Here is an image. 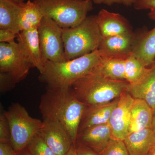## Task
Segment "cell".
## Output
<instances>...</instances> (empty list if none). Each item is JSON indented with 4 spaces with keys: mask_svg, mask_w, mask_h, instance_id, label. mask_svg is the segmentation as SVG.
I'll list each match as a JSON object with an SVG mask.
<instances>
[{
    "mask_svg": "<svg viewBox=\"0 0 155 155\" xmlns=\"http://www.w3.org/2000/svg\"><path fill=\"white\" fill-rule=\"evenodd\" d=\"M87 107L71 87L47 88L41 96L39 109L43 119L60 122L67 128L74 145L81 120Z\"/></svg>",
    "mask_w": 155,
    "mask_h": 155,
    "instance_id": "1",
    "label": "cell"
},
{
    "mask_svg": "<svg viewBox=\"0 0 155 155\" xmlns=\"http://www.w3.org/2000/svg\"><path fill=\"white\" fill-rule=\"evenodd\" d=\"M97 50L79 58L64 61H48L38 80L46 84L47 89L71 87L75 81L92 71L101 62Z\"/></svg>",
    "mask_w": 155,
    "mask_h": 155,
    "instance_id": "2",
    "label": "cell"
},
{
    "mask_svg": "<svg viewBox=\"0 0 155 155\" xmlns=\"http://www.w3.org/2000/svg\"><path fill=\"white\" fill-rule=\"evenodd\" d=\"M98 66L71 87L77 98L87 106L110 102L120 97L126 91L128 84L125 81L113 80L106 77Z\"/></svg>",
    "mask_w": 155,
    "mask_h": 155,
    "instance_id": "3",
    "label": "cell"
},
{
    "mask_svg": "<svg viewBox=\"0 0 155 155\" xmlns=\"http://www.w3.org/2000/svg\"><path fill=\"white\" fill-rule=\"evenodd\" d=\"M66 61L85 55L98 49L102 37L96 21V15L87 16L79 25L63 28Z\"/></svg>",
    "mask_w": 155,
    "mask_h": 155,
    "instance_id": "4",
    "label": "cell"
},
{
    "mask_svg": "<svg viewBox=\"0 0 155 155\" xmlns=\"http://www.w3.org/2000/svg\"><path fill=\"white\" fill-rule=\"evenodd\" d=\"M44 17L52 19L61 28L80 24L93 9L89 0H34Z\"/></svg>",
    "mask_w": 155,
    "mask_h": 155,
    "instance_id": "5",
    "label": "cell"
},
{
    "mask_svg": "<svg viewBox=\"0 0 155 155\" xmlns=\"http://www.w3.org/2000/svg\"><path fill=\"white\" fill-rule=\"evenodd\" d=\"M4 114L8 122L11 144L18 153L25 149L43 125V121L32 118L19 103H13Z\"/></svg>",
    "mask_w": 155,
    "mask_h": 155,
    "instance_id": "6",
    "label": "cell"
},
{
    "mask_svg": "<svg viewBox=\"0 0 155 155\" xmlns=\"http://www.w3.org/2000/svg\"><path fill=\"white\" fill-rule=\"evenodd\" d=\"M63 28L55 22L44 17L38 27V35L42 61L58 63L66 61Z\"/></svg>",
    "mask_w": 155,
    "mask_h": 155,
    "instance_id": "7",
    "label": "cell"
},
{
    "mask_svg": "<svg viewBox=\"0 0 155 155\" xmlns=\"http://www.w3.org/2000/svg\"><path fill=\"white\" fill-rule=\"evenodd\" d=\"M32 68L17 42L0 43V72L9 74L17 84L26 78Z\"/></svg>",
    "mask_w": 155,
    "mask_h": 155,
    "instance_id": "8",
    "label": "cell"
},
{
    "mask_svg": "<svg viewBox=\"0 0 155 155\" xmlns=\"http://www.w3.org/2000/svg\"><path fill=\"white\" fill-rule=\"evenodd\" d=\"M134 99L126 91L120 97L109 121L112 130V138L124 140L129 134L131 120V110Z\"/></svg>",
    "mask_w": 155,
    "mask_h": 155,
    "instance_id": "9",
    "label": "cell"
},
{
    "mask_svg": "<svg viewBox=\"0 0 155 155\" xmlns=\"http://www.w3.org/2000/svg\"><path fill=\"white\" fill-rule=\"evenodd\" d=\"M39 133L57 155H66L74 144L67 128L57 121L43 119Z\"/></svg>",
    "mask_w": 155,
    "mask_h": 155,
    "instance_id": "10",
    "label": "cell"
},
{
    "mask_svg": "<svg viewBox=\"0 0 155 155\" xmlns=\"http://www.w3.org/2000/svg\"><path fill=\"white\" fill-rule=\"evenodd\" d=\"M137 36L132 32L102 38L97 51L102 58H123L133 54Z\"/></svg>",
    "mask_w": 155,
    "mask_h": 155,
    "instance_id": "11",
    "label": "cell"
},
{
    "mask_svg": "<svg viewBox=\"0 0 155 155\" xmlns=\"http://www.w3.org/2000/svg\"><path fill=\"white\" fill-rule=\"evenodd\" d=\"M17 43L19 49L27 61L40 73L44 71L38 35V28L20 31L17 34Z\"/></svg>",
    "mask_w": 155,
    "mask_h": 155,
    "instance_id": "12",
    "label": "cell"
},
{
    "mask_svg": "<svg viewBox=\"0 0 155 155\" xmlns=\"http://www.w3.org/2000/svg\"><path fill=\"white\" fill-rule=\"evenodd\" d=\"M126 91L134 99L143 100L155 109V67L151 66L141 78L133 83H128Z\"/></svg>",
    "mask_w": 155,
    "mask_h": 155,
    "instance_id": "13",
    "label": "cell"
},
{
    "mask_svg": "<svg viewBox=\"0 0 155 155\" xmlns=\"http://www.w3.org/2000/svg\"><path fill=\"white\" fill-rule=\"evenodd\" d=\"M96 21L102 38L132 32L130 24L121 14L101 9Z\"/></svg>",
    "mask_w": 155,
    "mask_h": 155,
    "instance_id": "14",
    "label": "cell"
},
{
    "mask_svg": "<svg viewBox=\"0 0 155 155\" xmlns=\"http://www.w3.org/2000/svg\"><path fill=\"white\" fill-rule=\"evenodd\" d=\"M111 138L112 130L109 123H108L91 126L79 131L76 142L100 153L104 149Z\"/></svg>",
    "mask_w": 155,
    "mask_h": 155,
    "instance_id": "15",
    "label": "cell"
},
{
    "mask_svg": "<svg viewBox=\"0 0 155 155\" xmlns=\"http://www.w3.org/2000/svg\"><path fill=\"white\" fill-rule=\"evenodd\" d=\"M119 100V97L107 104L87 106L81 120L78 132L91 126L109 123L112 112Z\"/></svg>",
    "mask_w": 155,
    "mask_h": 155,
    "instance_id": "16",
    "label": "cell"
},
{
    "mask_svg": "<svg viewBox=\"0 0 155 155\" xmlns=\"http://www.w3.org/2000/svg\"><path fill=\"white\" fill-rule=\"evenodd\" d=\"M124 141L130 155H147L155 144V133L145 128L129 134Z\"/></svg>",
    "mask_w": 155,
    "mask_h": 155,
    "instance_id": "17",
    "label": "cell"
},
{
    "mask_svg": "<svg viewBox=\"0 0 155 155\" xmlns=\"http://www.w3.org/2000/svg\"><path fill=\"white\" fill-rule=\"evenodd\" d=\"M134 55L144 64L150 67L155 61V26L137 38L133 51Z\"/></svg>",
    "mask_w": 155,
    "mask_h": 155,
    "instance_id": "18",
    "label": "cell"
},
{
    "mask_svg": "<svg viewBox=\"0 0 155 155\" xmlns=\"http://www.w3.org/2000/svg\"><path fill=\"white\" fill-rule=\"evenodd\" d=\"M153 113L152 109L144 101L134 99L131 108L129 134L145 128H152Z\"/></svg>",
    "mask_w": 155,
    "mask_h": 155,
    "instance_id": "19",
    "label": "cell"
},
{
    "mask_svg": "<svg viewBox=\"0 0 155 155\" xmlns=\"http://www.w3.org/2000/svg\"><path fill=\"white\" fill-rule=\"evenodd\" d=\"M22 4L11 0H0V29L10 30L17 35L19 33V14Z\"/></svg>",
    "mask_w": 155,
    "mask_h": 155,
    "instance_id": "20",
    "label": "cell"
},
{
    "mask_svg": "<svg viewBox=\"0 0 155 155\" xmlns=\"http://www.w3.org/2000/svg\"><path fill=\"white\" fill-rule=\"evenodd\" d=\"M44 16L34 1L28 0L21 5L19 14L20 31L38 28Z\"/></svg>",
    "mask_w": 155,
    "mask_h": 155,
    "instance_id": "21",
    "label": "cell"
},
{
    "mask_svg": "<svg viewBox=\"0 0 155 155\" xmlns=\"http://www.w3.org/2000/svg\"><path fill=\"white\" fill-rule=\"evenodd\" d=\"M126 58H101L98 67L101 72L108 78L113 80L125 81Z\"/></svg>",
    "mask_w": 155,
    "mask_h": 155,
    "instance_id": "22",
    "label": "cell"
},
{
    "mask_svg": "<svg viewBox=\"0 0 155 155\" xmlns=\"http://www.w3.org/2000/svg\"><path fill=\"white\" fill-rule=\"evenodd\" d=\"M147 69L148 67L132 54L125 59V81L128 83L135 82L143 75Z\"/></svg>",
    "mask_w": 155,
    "mask_h": 155,
    "instance_id": "23",
    "label": "cell"
},
{
    "mask_svg": "<svg viewBox=\"0 0 155 155\" xmlns=\"http://www.w3.org/2000/svg\"><path fill=\"white\" fill-rule=\"evenodd\" d=\"M25 149L31 155H57L45 141L39 131L34 136Z\"/></svg>",
    "mask_w": 155,
    "mask_h": 155,
    "instance_id": "24",
    "label": "cell"
},
{
    "mask_svg": "<svg viewBox=\"0 0 155 155\" xmlns=\"http://www.w3.org/2000/svg\"><path fill=\"white\" fill-rule=\"evenodd\" d=\"M101 155H130L124 140L111 138Z\"/></svg>",
    "mask_w": 155,
    "mask_h": 155,
    "instance_id": "25",
    "label": "cell"
},
{
    "mask_svg": "<svg viewBox=\"0 0 155 155\" xmlns=\"http://www.w3.org/2000/svg\"><path fill=\"white\" fill-rule=\"evenodd\" d=\"M0 143H11L10 127L3 111L0 114Z\"/></svg>",
    "mask_w": 155,
    "mask_h": 155,
    "instance_id": "26",
    "label": "cell"
},
{
    "mask_svg": "<svg viewBox=\"0 0 155 155\" xmlns=\"http://www.w3.org/2000/svg\"><path fill=\"white\" fill-rule=\"evenodd\" d=\"M133 6L136 10H148V17L155 21V0H135Z\"/></svg>",
    "mask_w": 155,
    "mask_h": 155,
    "instance_id": "27",
    "label": "cell"
},
{
    "mask_svg": "<svg viewBox=\"0 0 155 155\" xmlns=\"http://www.w3.org/2000/svg\"><path fill=\"white\" fill-rule=\"evenodd\" d=\"M12 77L7 73L0 72V90L1 92L10 91L16 86Z\"/></svg>",
    "mask_w": 155,
    "mask_h": 155,
    "instance_id": "28",
    "label": "cell"
},
{
    "mask_svg": "<svg viewBox=\"0 0 155 155\" xmlns=\"http://www.w3.org/2000/svg\"><path fill=\"white\" fill-rule=\"evenodd\" d=\"M97 4H104L112 6L114 4H120L126 6L133 5L135 0H89Z\"/></svg>",
    "mask_w": 155,
    "mask_h": 155,
    "instance_id": "29",
    "label": "cell"
},
{
    "mask_svg": "<svg viewBox=\"0 0 155 155\" xmlns=\"http://www.w3.org/2000/svg\"><path fill=\"white\" fill-rule=\"evenodd\" d=\"M17 35L8 30L0 29V42L1 43H13L15 42V39Z\"/></svg>",
    "mask_w": 155,
    "mask_h": 155,
    "instance_id": "30",
    "label": "cell"
},
{
    "mask_svg": "<svg viewBox=\"0 0 155 155\" xmlns=\"http://www.w3.org/2000/svg\"><path fill=\"white\" fill-rule=\"evenodd\" d=\"M75 146L77 155H101L100 153L79 143L76 142Z\"/></svg>",
    "mask_w": 155,
    "mask_h": 155,
    "instance_id": "31",
    "label": "cell"
},
{
    "mask_svg": "<svg viewBox=\"0 0 155 155\" xmlns=\"http://www.w3.org/2000/svg\"><path fill=\"white\" fill-rule=\"evenodd\" d=\"M0 155H19L11 143H0Z\"/></svg>",
    "mask_w": 155,
    "mask_h": 155,
    "instance_id": "32",
    "label": "cell"
},
{
    "mask_svg": "<svg viewBox=\"0 0 155 155\" xmlns=\"http://www.w3.org/2000/svg\"><path fill=\"white\" fill-rule=\"evenodd\" d=\"M65 155H77L75 145L73 144Z\"/></svg>",
    "mask_w": 155,
    "mask_h": 155,
    "instance_id": "33",
    "label": "cell"
},
{
    "mask_svg": "<svg viewBox=\"0 0 155 155\" xmlns=\"http://www.w3.org/2000/svg\"><path fill=\"white\" fill-rule=\"evenodd\" d=\"M152 129L153 130L154 132L155 133V109L153 111V121H152Z\"/></svg>",
    "mask_w": 155,
    "mask_h": 155,
    "instance_id": "34",
    "label": "cell"
},
{
    "mask_svg": "<svg viewBox=\"0 0 155 155\" xmlns=\"http://www.w3.org/2000/svg\"><path fill=\"white\" fill-rule=\"evenodd\" d=\"M147 155H155V144L150 149Z\"/></svg>",
    "mask_w": 155,
    "mask_h": 155,
    "instance_id": "35",
    "label": "cell"
},
{
    "mask_svg": "<svg viewBox=\"0 0 155 155\" xmlns=\"http://www.w3.org/2000/svg\"><path fill=\"white\" fill-rule=\"evenodd\" d=\"M19 155H31L27 151V150H26V149H25L23 150L21 152L19 153Z\"/></svg>",
    "mask_w": 155,
    "mask_h": 155,
    "instance_id": "36",
    "label": "cell"
},
{
    "mask_svg": "<svg viewBox=\"0 0 155 155\" xmlns=\"http://www.w3.org/2000/svg\"><path fill=\"white\" fill-rule=\"evenodd\" d=\"M11 1L18 3V4H22V3L25 2V0H11Z\"/></svg>",
    "mask_w": 155,
    "mask_h": 155,
    "instance_id": "37",
    "label": "cell"
},
{
    "mask_svg": "<svg viewBox=\"0 0 155 155\" xmlns=\"http://www.w3.org/2000/svg\"><path fill=\"white\" fill-rule=\"evenodd\" d=\"M152 66H154V67H155V61H154L153 63Z\"/></svg>",
    "mask_w": 155,
    "mask_h": 155,
    "instance_id": "38",
    "label": "cell"
},
{
    "mask_svg": "<svg viewBox=\"0 0 155 155\" xmlns=\"http://www.w3.org/2000/svg\"><path fill=\"white\" fill-rule=\"evenodd\" d=\"M31 1H34V0H31Z\"/></svg>",
    "mask_w": 155,
    "mask_h": 155,
    "instance_id": "39",
    "label": "cell"
}]
</instances>
